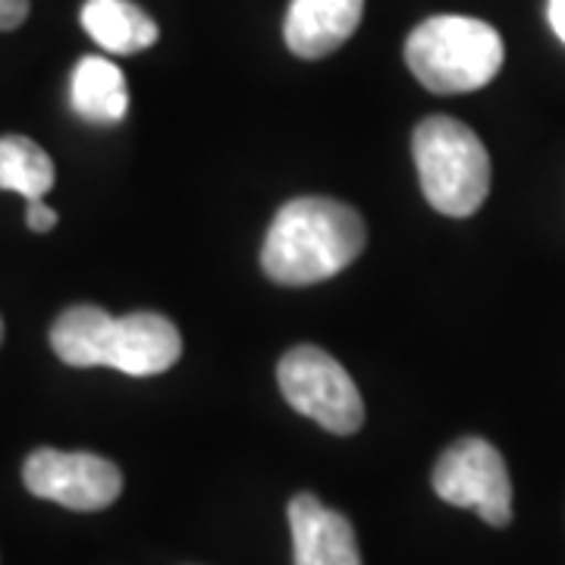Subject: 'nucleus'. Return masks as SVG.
I'll return each instance as SVG.
<instances>
[{"label": "nucleus", "mask_w": 565, "mask_h": 565, "mask_svg": "<svg viewBox=\"0 0 565 565\" xmlns=\"http://www.w3.org/2000/svg\"><path fill=\"white\" fill-rule=\"evenodd\" d=\"M51 349L70 367H114L129 377H154L180 362L177 323L158 311L114 318L98 305L66 308L51 327Z\"/></svg>", "instance_id": "obj_1"}, {"label": "nucleus", "mask_w": 565, "mask_h": 565, "mask_svg": "<svg viewBox=\"0 0 565 565\" xmlns=\"http://www.w3.org/2000/svg\"><path fill=\"white\" fill-rule=\"evenodd\" d=\"M364 243L367 230L355 207L333 199H292L264 236L262 267L280 286H311L343 274Z\"/></svg>", "instance_id": "obj_2"}, {"label": "nucleus", "mask_w": 565, "mask_h": 565, "mask_svg": "<svg viewBox=\"0 0 565 565\" xmlns=\"http://www.w3.org/2000/svg\"><path fill=\"white\" fill-rule=\"evenodd\" d=\"M505 47L500 32L475 17H430L405 41L412 76L434 95H465L497 79Z\"/></svg>", "instance_id": "obj_3"}, {"label": "nucleus", "mask_w": 565, "mask_h": 565, "mask_svg": "<svg viewBox=\"0 0 565 565\" xmlns=\"http://www.w3.org/2000/svg\"><path fill=\"white\" fill-rule=\"evenodd\" d=\"M412 154L424 199L446 217H471L490 192V154L465 122L427 117L415 126Z\"/></svg>", "instance_id": "obj_4"}, {"label": "nucleus", "mask_w": 565, "mask_h": 565, "mask_svg": "<svg viewBox=\"0 0 565 565\" xmlns=\"http://www.w3.org/2000/svg\"><path fill=\"white\" fill-rule=\"evenodd\" d=\"M277 381L286 403L323 430L349 437L364 424V403L343 364L318 345H296L280 359Z\"/></svg>", "instance_id": "obj_5"}, {"label": "nucleus", "mask_w": 565, "mask_h": 565, "mask_svg": "<svg viewBox=\"0 0 565 565\" xmlns=\"http://www.w3.org/2000/svg\"><path fill=\"white\" fill-rule=\"evenodd\" d=\"M437 497L459 509H475L487 525L512 522V481L497 446L481 437H462L434 465Z\"/></svg>", "instance_id": "obj_6"}, {"label": "nucleus", "mask_w": 565, "mask_h": 565, "mask_svg": "<svg viewBox=\"0 0 565 565\" xmlns=\"http://www.w3.org/2000/svg\"><path fill=\"white\" fill-rule=\"evenodd\" d=\"M22 481L35 497L73 512L107 509L122 490L120 468L110 459L61 449H35L22 465Z\"/></svg>", "instance_id": "obj_7"}, {"label": "nucleus", "mask_w": 565, "mask_h": 565, "mask_svg": "<svg viewBox=\"0 0 565 565\" xmlns=\"http://www.w3.org/2000/svg\"><path fill=\"white\" fill-rule=\"evenodd\" d=\"M364 0H289L282 39L302 61H321L355 35Z\"/></svg>", "instance_id": "obj_8"}, {"label": "nucleus", "mask_w": 565, "mask_h": 565, "mask_svg": "<svg viewBox=\"0 0 565 565\" xmlns=\"http://www.w3.org/2000/svg\"><path fill=\"white\" fill-rule=\"evenodd\" d=\"M289 531L296 565H362L349 519L311 493L292 497Z\"/></svg>", "instance_id": "obj_9"}, {"label": "nucleus", "mask_w": 565, "mask_h": 565, "mask_svg": "<svg viewBox=\"0 0 565 565\" xmlns=\"http://www.w3.org/2000/svg\"><path fill=\"white\" fill-rule=\"evenodd\" d=\"M82 29L107 54H141L158 41V22L132 0H85Z\"/></svg>", "instance_id": "obj_10"}, {"label": "nucleus", "mask_w": 565, "mask_h": 565, "mask_svg": "<svg viewBox=\"0 0 565 565\" xmlns=\"http://www.w3.org/2000/svg\"><path fill=\"white\" fill-rule=\"evenodd\" d=\"M70 104L85 122L114 126L129 114V88L126 76L107 57H82L70 79Z\"/></svg>", "instance_id": "obj_11"}, {"label": "nucleus", "mask_w": 565, "mask_h": 565, "mask_svg": "<svg viewBox=\"0 0 565 565\" xmlns=\"http://www.w3.org/2000/svg\"><path fill=\"white\" fill-rule=\"evenodd\" d=\"M0 189L39 202L54 189V161L25 136H0Z\"/></svg>", "instance_id": "obj_12"}, {"label": "nucleus", "mask_w": 565, "mask_h": 565, "mask_svg": "<svg viewBox=\"0 0 565 565\" xmlns=\"http://www.w3.org/2000/svg\"><path fill=\"white\" fill-rule=\"evenodd\" d=\"M25 226H29L32 233H51V230L57 226V211L47 207L44 199L29 202V207H25Z\"/></svg>", "instance_id": "obj_13"}, {"label": "nucleus", "mask_w": 565, "mask_h": 565, "mask_svg": "<svg viewBox=\"0 0 565 565\" xmlns=\"http://www.w3.org/2000/svg\"><path fill=\"white\" fill-rule=\"evenodd\" d=\"M29 20V0H0V32H13Z\"/></svg>", "instance_id": "obj_14"}, {"label": "nucleus", "mask_w": 565, "mask_h": 565, "mask_svg": "<svg viewBox=\"0 0 565 565\" xmlns=\"http://www.w3.org/2000/svg\"><path fill=\"white\" fill-rule=\"evenodd\" d=\"M546 20L553 25L556 39L565 44V0H546Z\"/></svg>", "instance_id": "obj_15"}, {"label": "nucleus", "mask_w": 565, "mask_h": 565, "mask_svg": "<svg viewBox=\"0 0 565 565\" xmlns=\"http://www.w3.org/2000/svg\"><path fill=\"white\" fill-rule=\"evenodd\" d=\"M0 343H3V321H0Z\"/></svg>", "instance_id": "obj_16"}]
</instances>
